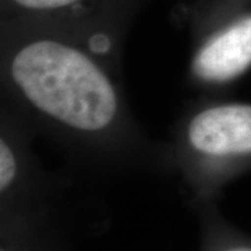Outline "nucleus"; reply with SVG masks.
<instances>
[{
	"label": "nucleus",
	"instance_id": "obj_2",
	"mask_svg": "<svg viewBox=\"0 0 251 251\" xmlns=\"http://www.w3.org/2000/svg\"><path fill=\"white\" fill-rule=\"evenodd\" d=\"M179 153L202 175L225 176L251 166V102H212L180 128Z\"/></svg>",
	"mask_w": 251,
	"mask_h": 251
},
{
	"label": "nucleus",
	"instance_id": "obj_4",
	"mask_svg": "<svg viewBox=\"0 0 251 251\" xmlns=\"http://www.w3.org/2000/svg\"><path fill=\"white\" fill-rule=\"evenodd\" d=\"M27 162L23 151V144L17 141V137L11 134L9 128L3 127L0 138V191L1 194L9 193L17 184L21 177L24 163Z\"/></svg>",
	"mask_w": 251,
	"mask_h": 251
},
{
	"label": "nucleus",
	"instance_id": "obj_1",
	"mask_svg": "<svg viewBox=\"0 0 251 251\" xmlns=\"http://www.w3.org/2000/svg\"><path fill=\"white\" fill-rule=\"evenodd\" d=\"M7 87L44 123L85 143L116 137L126 122L122 92L85 45L38 35L7 45Z\"/></svg>",
	"mask_w": 251,
	"mask_h": 251
},
{
	"label": "nucleus",
	"instance_id": "obj_3",
	"mask_svg": "<svg viewBox=\"0 0 251 251\" xmlns=\"http://www.w3.org/2000/svg\"><path fill=\"white\" fill-rule=\"evenodd\" d=\"M251 69V13H244L208 32L194 48L190 73L206 87L237 81Z\"/></svg>",
	"mask_w": 251,
	"mask_h": 251
},
{
	"label": "nucleus",
	"instance_id": "obj_7",
	"mask_svg": "<svg viewBox=\"0 0 251 251\" xmlns=\"http://www.w3.org/2000/svg\"><path fill=\"white\" fill-rule=\"evenodd\" d=\"M3 251H6V250H3Z\"/></svg>",
	"mask_w": 251,
	"mask_h": 251
},
{
	"label": "nucleus",
	"instance_id": "obj_6",
	"mask_svg": "<svg viewBox=\"0 0 251 251\" xmlns=\"http://www.w3.org/2000/svg\"><path fill=\"white\" fill-rule=\"evenodd\" d=\"M225 251H251V246H237V247H232Z\"/></svg>",
	"mask_w": 251,
	"mask_h": 251
},
{
	"label": "nucleus",
	"instance_id": "obj_5",
	"mask_svg": "<svg viewBox=\"0 0 251 251\" xmlns=\"http://www.w3.org/2000/svg\"><path fill=\"white\" fill-rule=\"evenodd\" d=\"M20 7L35 11H46V10H57L69 7L80 0H13Z\"/></svg>",
	"mask_w": 251,
	"mask_h": 251
}]
</instances>
